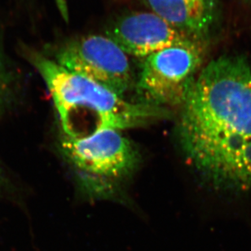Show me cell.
I'll list each match as a JSON object with an SVG mask.
<instances>
[{
	"label": "cell",
	"instance_id": "7a4b0ae2",
	"mask_svg": "<svg viewBox=\"0 0 251 251\" xmlns=\"http://www.w3.org/2000/svg\"><path fill=\"white\" fill-rule=\"evenodd\" d=\"M53 100L63 135L82 138L104 129L124 130L164 119V108L128 101L108 87L66 70L56 61L26 50Z\"/></svg>",
	"mask_w": 251,
	"mask_h": 251
},
{
	"label": "cell",
	"instance_id": "8992f818",
	"mask_svg": "<svg viewBox=\"0 0 251 251\" xmlns=\"http://www.w3.org/2000/svg\"><path fill=\"white\" fill-rule=\"evenodd\" d=\"M106 34L125 53L139 58L195 39L152 12H133L119 17L109 25Z\"/></svg>",
	"mask_w": 251,
	"mask_h": 251
},
{
	"label": "cell",
	"instance_id": "6da1fadb",
	"mask_svg": "<svg viewBox=\"0 0 251 251\" xmlns=\"http://www.w3.org/2000/svg\"><path fill=\"white\" fill-rule=\"evenodd\" d=\"M179 142L188 162L212 186L251 188V66L220 56L201 70L182 104Z\"/></svg>",
	"mask_w": 251,
	"mask_h": 251
},
{
	"label": "cell",
	"instance_id": "3957f363",
	"mask_svg": "<svg viewBox=\"0 0 251 251\" xmlns=\"http://www.w3.org/2000/svg\"><path fill=\"white\" fill-rule=\"evenodd\" d=\"M61 150L82 184L94 193H106L138 166L135 145L123 130L104 129L82 138L62 135Z\"/></svg>",
	"mask_w": 251,
	"mask_h": 251
},
{
	"label": "cell",
	"instance_id": "52a82bcc",
	"mask_svg": "<svg viewBox=\"0 0 251 251\" xmlns=\"http://www.w3.org/2000/svg\"><path fill=\"white\" fill-rule=\"evenodd\" d=\"M152 12L176 29L202 39L212 25L216 0H145Z\"/></svg>",
	"mask_w": 251,
	"mask_h": 251
},
{
	"label": "cell",
	"instance_id": "ba28073f",
	"mask_svg": "<svg viewBox=\"0 0 251 251\" xmlns=\"http://www.w3.org/2000/svg\"><path fill=\"white\" fill-rule=\"evenodd\" d=\"M9 74L8 70L6 66L4 57L2 53V50L0 49V104L4 98L5 95L7 93L9 85Z\"/></svg>",
	"mask_w": 251,
	"mask_h": 251
},
{
	"label": "cell",
	"instance_id": "5b68a950",
	"mask_svg": "<svg viewBox=\"0 0 251 251\" xmlns=\"http://www.w3.org/2000/svg\"><path fill=\"white\" fill-rule=\"evenodd\" d=\"M56 61L66 70L93 80L124 97L132 87L128 55L109 37L73 39L59 49Z\"/></svg>",
	"mask_w": 251,
	"mask_h": 251
},
{
	"label": "cell",
	"instance_id": "277c9868",
	"mask_svg": "<svg viewBox=\"0 0 251 251\" xmlns=\"http://www.w3.org/2000/svg\"><path fill=\"white\" fill-rule=\"evenodd\" d=\"M205 58L201 39L170 47L143 62L136 83L141 103L152 106H182Z\"/></svg>",
	"mask_w": 251,
	"mask_h": 251
}]
</instances>
